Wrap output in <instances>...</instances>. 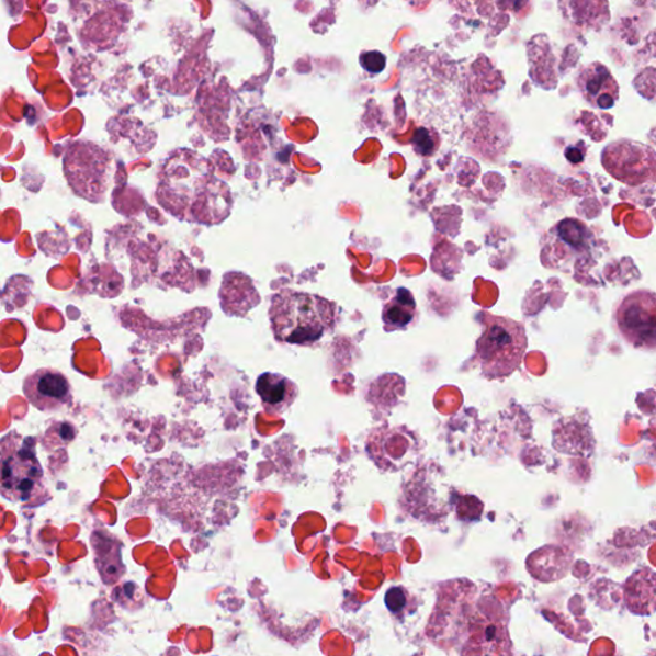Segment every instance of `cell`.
Instances as JSON below:
<instances>
[{
    "mask_svg": "<svg viewBox=\"0 0 656 656\" xmlns=\"http://www.w3.org/2000/svg\"><path fill=\"white\" fill-rule=\"evenodd\" d=\"M271 323L280 341L312 346L332 330L333 304L317 295L285 290L273 296Z\"/></svg>",
    "mask_w": 656,
    "mask_h": 656,
    "instance_id": "1",
    "label": "cell"
},
{
    "mask_svg": "<svg viewBox=\"0 0 656 656\" xmlns=\"http://www.w3.org/2000/svg\"><path fill=\"white\" fill-rule=\"evenodd\" d=\"M43 468L36 456V439L22 438L16 431L0 439V495L16 502L41 498Z\"/></svg>",
    "mask_w": 656,
    "mask_h": 656,
    "instance_id": "2",
    "label": "cell"
},
{
    "mask_svg": "<svg viewBox=\"0 0 656 656\" xmlns=\"http://www.w3.org/2000/svg\"><path fill=\"white\" fill-rule=\"evenodd\" d=\"M485 330L477 341L476 361L487 378L512 375L520 369L528 337L524 327L507 317L484 315Z\"/></svg>",
    "mask_w": 656,
    "mask_h": 656,
    "instance_id": "3",
    "label": "cell"
},
{
    "mask_svg": "<svg viewBox=\"0 0 656 656\" xmlns=\"http://www.w3.org/2000/svg\"><path fill=\"white\" fill-rule=\"evenodd\" d=\"M602 165L617 180L636 185L654 173L655 156L647 145L621 140L610 144L602 152Z\"/></svg>",
    "mask_w": 656,
    "mask_h": 656,
    "instance_id": "4",
    "label": "cell"
},
{
    "mask_svg": "<svg viewBox=\"0 0 656 656\" xmlns=\"http://www.w3.org/2000/svg\"><path fill=\"white\" fill-rule=\"evenodd\" d=\"M618 326L633 346H654L655 299L651 293H636L625 297L617 313Z\"/></svg>",
    "mask_w": 656,
    "mask_h": 656,
    "instance_id": "5",
    "label": "cell"
},
{
    "mask_svg": "<svg viewBox=\"0 0 656 656\" xmlns=\"http://www.w3.org/2000/svg\"><path fill=\"white\" fill-rule=\"evenodd\" d=\"M595 238L589 227L577 219H564L546 238V251L553 250L555 264L585 262L591 257Z\"/></svg>",
    "mask_w": 656,
    "mask_h": 656,
    "instance_id": "6",
    "label": "cell"
},
{
    "mask_svg": "<svg viewBox=\"0 0 656 656\" xmlns=\"http://www.w3.org/2000/svg\"><path fill=\"white\" fill-rule=\"evenodd\" d=\"M24 394L30 404L41 410H58L72 401L71 385L64 373L42 369L24 381Z\"/></svg>",
    "mask_w": 656,
    "mask_h": 656,
    "instance_id": "7",
    "label": "cell"
},
{
    "mask_svg": "<svg viewBox=\"0 0 656 656\" xmlns=\"http://www.w3.org/2000/svg\"><path fill=\"white\" fill-rule=\"evenodd\" d=\"M577 83L586 101L600 110L613 109L620 97V88L612 73L599 63L586 67Z\"/></svg>",
    "mask_w": 656,
    "mask_h": 656,
    "instance_id": "8",
    "label": "cell"
},
{
    "mask_svg": "<svg viewBox=\"0 0 656 656\" xmlns=\"http://www.w3.org/2000/svg\"><path fill=\"white\" fill-rule=\"evenodd\" d=\"M257 393L270 414H281L296 398V386L292 381L278 373H263L257 381Z\"/></svg>",
    "mask_w": 656,
    "mask_h": 656,
    "instance_id": "9",
    "label": "cell"
},
{
    "mask_svg": "<svg viewBox=\"0 0 656 656\" xmlns=\"http://www.w3.org/2000/svg\"><path fill=\"white\" fill-rule=\"evenodd\" d=\"M625 601L633 613H652L655 604V576L651 570H640L624 587Z\"/></svg>",
    "mask_w": 656,
    "mask_h": 656,
    "instance_id": "10",
    "label": "cell"
},
{
    "mask_svg": "<svg viewBox=\"0 0 656 656\" xmlns=\"http://www.w3.org/2000/svg\"><path fill=\"white\" fill-rule=\"evenodd\" d=\"M417 315L416 302L409 290H396L393 299L385 305L383 319L386 330H403L408 327Z\"/></svg>",
    "mask_w": 656,
    "mask_h": 656,
    "instance_id": "11",
    "label": "cell"
},
{
    "mask_svg": "<svg viewBox=\"0 0 656 656\" xmlns=\"http://www.w3.org/2000/svg\"><path fill=\"white\" fill-rule=\"evenodd\" d=\"M530 559L540 563H546L545 566L529 568L532 576L538 578L539 581L552 583L567 575V569L553 566V563H569L566 559V555H564L562 552L556 553V548H554L553 553H546L544 555H541L538 552L535 555H532Z\"/></svg>",
    "mask_w": 656,
    "mask_h": 656,
    "instance_id": "12",
    "label": "cell"
},
{
    "mask_svg": "<svg viewBox=\"0 0 656 656\" xmlns=\"http://www.w3.org/2000/svg\"><path fill=\"white\" fill-rule=\"evenodd\" d=\"M411 144H414L418 155L423 157L432 156L438 149V144L433 140L432 134L426 128L417 129L414 139H411Z\"/></svg>",
    "mask_w": 656,
    "mask_h": 656,
    "instance_id": "13",
    "label": "cell"
},
{
    "mask_svg": "<svg viewBox=\"0 0 656 656\" xmlns=\"http://www.w3.org/2000/svg\"><path fill=\"white\" fill-rule=\"evenodd\" d=\"M361 65L367 72L380 73L385 70L386 57L377 50L365 52L361 56Z\"/></svg>",
    "mask_w": 656,
    "mask_h": 656,
    "instance_id": "14",
    "label": "cell"
},
{
    "mask_svg": "<svg viewBox=\"0 0 656 656\" xmlns=\"http://www.w3.org/2000/svg\"><path fill=\"white\" fill-rule=\"evenodd\" d=\"M386 607L393 613H399L407 606V595L400 587H393L386 592Z\"/></svg>",
    "mask_w": 656,
    "mask_h": 656,
    "instance_id": "15",
    "label": "cell"
}]
</instances>
